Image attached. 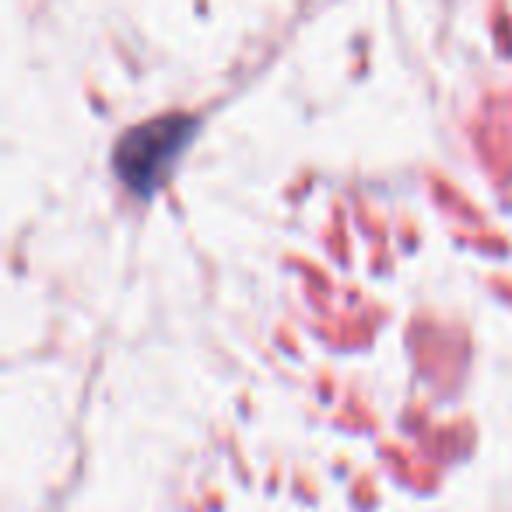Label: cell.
I'll use <instances>...</instances> for the list:
<instances>
[{
  "label": "cell",
  "instance_id": "1",
  "mask_svg": "<svg viewBox=\"0 0 512 512\" xmlns=\"http://www.w3.org/2000/svg\"><path fill=\"white\" fill-rule=\"evenodd\" d=\"M193 134H197V120L186 113L158 116V120L127 130L113 151L120 183L137 197H151L158 186H165Z\"/></svg>",
  "mask_w": 512,
  "mask_h": 512
}]
</instances>
